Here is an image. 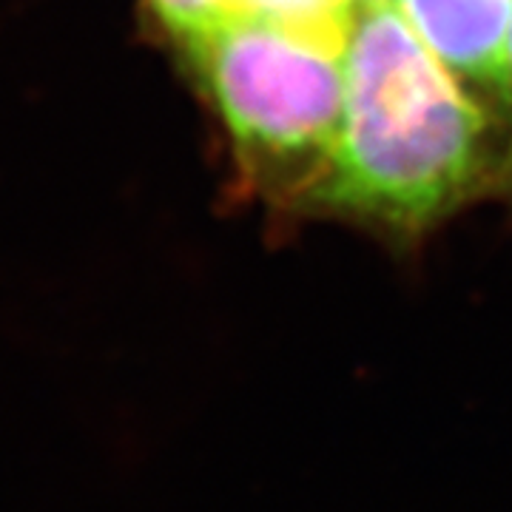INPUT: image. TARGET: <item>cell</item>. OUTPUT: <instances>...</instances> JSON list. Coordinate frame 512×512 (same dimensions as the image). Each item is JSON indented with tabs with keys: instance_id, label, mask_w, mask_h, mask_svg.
<instances>
[{
	"instance_id": "3957f363",
	"label": "cell",
	"mask_w": 512,
	"mask_h": 512,
	"mask_svg": "<svg viewBox=\"0 0 512 512\" xmlns=\"http://www.w3.org/2000/svg\"><path fill=\"white\" fill-rule=\"evenodd\" d=\"M419 37L481 97L507 103L512 0H396Z\"/></svg>"
},
{
	"instance_id": "5b68a950",
	"label": "cell",
	"mask_w": 512,
	"mask_h": 512,
	"mask_svg": "<svg viewBox=\"0 0 512 512\" xmlns=\"http://www.w3.org/2000/svg\"><path fill=\"white\" fill-rule=\"evenodd\" d=\"M148 6L183 49L237 12L234 0H148Z\"/></svg>"
},
{
	"instance_id": "277c9868",
	"label": "cell",
	"mask_w": 512,
	"mask_h": 512,
	"mask_svg": "<svg viewBox=\"0 0 512 512\" xmlns=\"http://www.w3.org/2000/svg\"><path fill=\"white\" fill-rule=\"evenodd\" d=\"M234 3L237 12H254L333 43H348L350 26L356 18L353 0H234Z\"/></svg>"
},
{
	"instance_id": "8992f818",
	"label": "cell",
	"mask_w": 512,
	"mask_h": 512,
	"mask_svg": "<svg viewBox=\"0 0 512 512\" xmlns=\"http://www.w3.org/2000/svg\"><path fill=\"white\" fill-rule=\"evenodd\" d=\"M507 106L512 109V23L510 35H507Z\"/></svg>"
},
{
	"instance_id": "6da1fadb",
	"label": "cell",
	"mask_w": 512,
	"mask_h": 512,
	"mask_svg": "<svg viewBox=\"0 0 512 512\" xmlns=\"http://www.w3.org/2000/svg\"><path fill=\"white\" fill-rule=\"evenodd\" d=\"M339 131L311 205L419 231L476 191L493 160L484 97L450 72L396 0L356 9Z\"/></svg>"
},
{
	"instance_id": "7a4b0ae2",
	"label": "cell",
	"mask_w": 512,
	"mask_h": 512,
	"mask_svg": "<svg viewBox=\"0 0 512 512\" xmlns=\"http://www.w3.org/2000/svg\"><path fill=\"white\" fill-rule=\"evenodd\" d=\"M185 52L248 177L308 202L339 131L345 43L231 12Z\"/></svg>"
},
{
	"instance_id": "52a82bcc",
	"label": "cell",
	"mask_w": 512,
	"mask_h": 512,
	"mask_svg": "<svg viewBox=\"0 0 512 512\" xmlns=\"http://www.w3.org/2000/svg\"><path fill=\"white\" fill-rule=\"evenodd\" d=\"M353 3H356V9H362L367 3H379V0H353Z\"/></svg>"
}]
</instances>
